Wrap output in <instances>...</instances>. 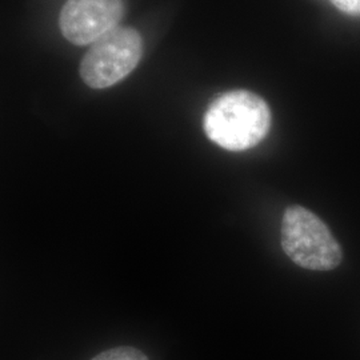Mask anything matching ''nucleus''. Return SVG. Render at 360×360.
I'll list each match as a JSON object with an SVG mask.
<instances>
[{
	"instance_id": "1",
	"label": "nucleus",
	"mask_w": 360,
	"mask_h": 360,
	"mask_svg": "<svg viewBox=\"0 0 360 360\" xmlns=\"http://www.w3.org/2000/svg\"><path fill=\"white\" fill-rule=\"evenodd\" d=\"M207 138L229 151H245L262 142L271 129V111L251 91L235 90L218 96L203 119Z\"/></svg>"
},
{
	"instance_id": "2",
	"label": "nucleus",
	"mask_w": 360,
	"mask_h": 360,
	"mask_svg": "<svg viewBox=\"0 0 360 360\" xmlns=\"http://www.w3.org/2000/svg\"><path fill=\"white\" fill-rule=\"evenodd\" d=\"M282 247L287 257L306 270H334L343 259L340 245L322 219L297 205L284 211Z\"/></svg>"
},
{
	"instance_id": "3",
	"label": "nucleus",
	"mask_w": 360,
	"mask_h": 360,
	"mask_svg": "<svg viewBox=\"0 0 360 360\" xmlns=\"http://www.w3.org/2000/svg\"><path fill=\"white\" fill-rule=\"evenodd\" d=\"M143 56V39L132 27H116L91 44L80 77L91 89H107L129 77Z\"/></svg>"
},
{
	"instance_id": "4",
	"label": "nucleus",
	"mask_w": 360,
	"mask_h": 360,
	"mask_svg": "<svg viewBox=\"0 0 360 360\" xmlns=\"http://www.w3.org/2000/svg\"><path fill=\"white\" fill-rule=\"evenodd\" d=\"M123 16L124 0H67L59 27L70 43L87 46L119 27Z\"/></svg>"
},
{
	"instance_id": "5",
	"label": "nucleus",
	"mask_w": 360,
	"mask_h": 360,
	"mask_svg": "<svg viewBox=\"0 0 360 360\" xmlns=\"http://www.w3.org/2000/svg\"><path fill=\"white\" fill-rule=\"evenodd\" d=\"M91 360H148V358L138 348L123 346L103 351Z\"/></svg>"
},
{
	"instance_id": "6",
	"label": "nucleus",
	"mask_w": 360,
	"mask_h": 360,
	"mask_svg": "<svg viewBox=\"0 0 360 360\" xmlns=\"http://www.w3.org/2000/svg\"><path fill=\"white\" fill-rule=\"evenodd\" d=\"M336 8L348 15H360V0H331Z\"/></svg>"
}]
</instances>
